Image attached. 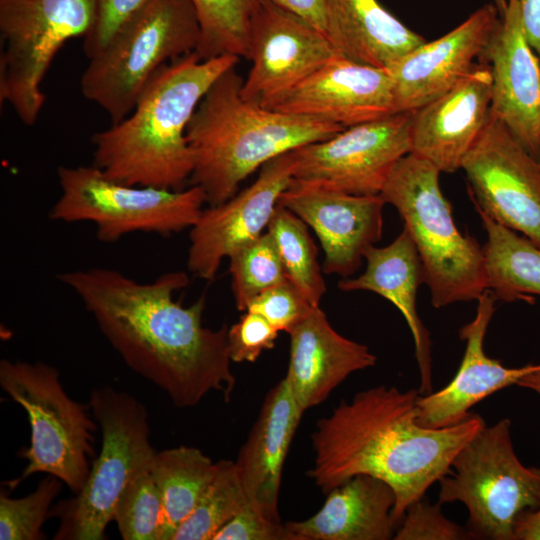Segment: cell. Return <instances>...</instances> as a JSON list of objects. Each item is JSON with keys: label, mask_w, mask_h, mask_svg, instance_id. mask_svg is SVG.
I'll use <instances>...</instances> for the list:
<instances>
[{"label": "cell", "mask_w": 540, "mask_h": 540, "mask_svg": "<svg viewBox=\"0 0 540 540\" xmlns=\"http://www.w3.org/2000/svg\"><path fill=\"white\" fill-rule=\"evenodd\" d=\"M199 41L200 25L191 0H147L89 59L81 92L116 124L132 111L153 75L195 52Z\"/></svg>", "instance_id": "cell-6"}, {"label": "cell", "mask_w": 540, "mask_h": 540, "mask_svg": "<svg viewBox=\"0 0 540 540\" xmlns=\"http://www.w3.org/2000/svg\"><path fill=\"white\" fill-rule=\"evenodd\" d=\"M526 38L540 60V0H519Z\"/></svg>", "instance_id": "cell-41"}, {"label": "cell", "mask_w": 540, "mask_h": 540, "mask_svg": "<svg viewBox=\"0 0 540 540\" xmlns=\"http://www.w3.org/2000/svg\"><path fill=\"white\" fill-rule=\"evenodd\" d=\"M235 305L245 312L253 298L287 281L276 244L266 231L228 257Z\"/></svg>", "instance_id": "cell-32"}, {"label": "cell", "mask_w": 540, "mask_h": 540, "mask_svg": "<svg viewBox=\"0 0 540 540\" xmlns=\"http://www.w3.org/2000/svg\"><path fill=\"white\" fill-rule=\"evenodd\" d=\"M438 483L440 504L460 502L467 508L473 539L513 540L517 517L540 505V468L517 457L508 418L478 431Z\"/></svg>", "instance_id": "cell-8"}, {"label": "cell", "mask_w": 540, "mask_h": 540, "mask_svg": "<svg viewBox=\"0 0 540 540\" xmlns=\"http://www.w3.org/2000/svg\"><path fill=\"white\" fill-rule=\"evenodd\" d=\"M365 271L356 278L338 282L342 291L366 290L390 301L404 316L412 333L420 371V394L432 392L430 335L417 313V290L425 283L424 270L416 246L403 229L385 247L370 246L364 253Z\"/></svg>", "instance_id": "cell-24"}, {"label": "cell", "mask_w": 540, "mask_h": 540, "mask_svg": "<svg viewBox=\"0 0 540 540\" xmlns=\"http://www.w3.org/2000/svg\"><path fill=\"white\" fill-rule=\"evenodd\" d=\"M513 540H540V505L522 512L517 517Z\"/></svg>", "instance_id": "cell-42"}, {"label": "cell", "mask_w": 540, "mask_h": 540, "mask_svg": "<svg viewBox=\"0 0 540 540\" xmlns=\"http://www.w3.org/2000/svg\"><path fill=\"white\" fill-rule=\"evenodd\" d=\"M62 481L47 475L30 494L22 498L0 496V539L40 540L41 528L49 517L50 506L61 491Z\"/></svg>", "instance_id": "cell-34"}, {"label": "cell", "mask_w": 540, "mask_h": 540, "mask_svg": "<svg viewBox=\"0 0 540 540\" xmlns=\"http://www.w3.org/2000/svg\"><path fill=\"white\" fill-rule=\"evenodd\" d=\"M162 512L151 464L127 484L117 500L113 520L124 540H161Z\"/></svg>", "instance_id": "cell-33"}, {"label": "cell", "mask_w": 540, "mask_h": 540, "mask_svg": "<svg viewBox=\"0 0 540 540\" xmlns=\"http://www.w3.org/2000/svg\"><path fill=\"white\" fill-rule=\"evenodd\" d=\"M395 503L388 483L360 474L331 490L313 516L285 526L296 540H389L397 529Z\"/></svg>", "instance_id": "cell-25"}, {"label": "cell", "mask_w": 540, "mask_h": 540, "mask_svg": "<svg viewBox=\"0 0 540 540\" xmlns=\"http://www.w3.org/2000/svg\"><path fill=\"white\" fill-rule=\"evenodd\" d=\"M295 168L294 150L281 154L260 168L249 187L221 204L204 208L189 229L188 270L212 280L225 258L263 234Z\"/></svg>", "instance_id": "cell-15"}, {"label": "cell", "mask_w": 540, "mask_h": 540, "mask_svg": "<svg viewBox=\"0 0 540 540\" xmlns=\"http://www.w3.org/2000/svg\"><path fill=\"white\" fill-rule=\"evenodd\" d=\"M442 504L429 503L425 496L412 503L396 529L395 540H465L473 539L468 529L449 520Z\"/></svg>", "instance_id": "cell-35"}, {"label": "cell", "mask_w": 540, "mask_h": 540, "mask_svg": "<svg viewBox=\"0 0 540 540\" xmlns=\"http://www.w3.org/2000/svg\"><path fill=\"white\" fill-rule=\"evenodd\" d=\"M413 114L396 112L294 149L293 180L354 195H379L394 165L410 153Z\"/></svg>", "instance_id": "cell-12"}, {"label": "cell", "mask_w": 540, "mask_h": 540, "mask_svg": "<svg viewBox=\"0 0 540 540\" xmlns=\"http://www.w3.org/2000/svg\"><path fill=\"white\" fill-rule=\"evenodd\" d=\"M303 412L285 378L266 395L235 465L249 502L266 518L278 510L283 465Z\"/></svg>", "instance_id": "cell-23"}, {"label": "cell", "mask_w": 540, "mask_h": 540, "mask_svg": "<svg viewBox=\"0 0 540 540\" xmlns=\"http://www.w3.org/2000/svg\"><path fill=\"white\" fill-rule=\"evenodd\" d=\"M89 407L101 429L100 454L76 496L50 510L49 517L60 519L55 540L105 539L119 496L156 454L147 409L135 397L112 387L98 388L90 394Z\"/></svg>", "instance_id": "cell-7"}, {"label": "cell", "mask_w": 540, "mask_h": 540, "mask_svg": "<svg viewBox=\"0 0 540 540\" xmlns=\"http://www.w3.org/2000/svg\"><path fill=\"white\" fill-rule=\"evenodd\" d=\"M58 279L78 296L124 363L176 407H193L210 392L230 401L236 378L230 369L228 326H203L205 295L190 306L175 299L189 284L186 272L138 282L115 269L91 267L61 273Z\"/></svg>", "instance_id": "cell-1"}, {"label": "cell", "mask_w": 540, "mask_h": 540, "mask_svg": "<svg viewBox=\"0 0 540 540\" xmlns=\"http://www.w3.org/2000/svg\"><path fill=\"white\" fill-rule=\"evenodd\" d=\"M419 394L380 385L342 401L316 423L308 476L326 494L360 474L385 481L396 495L398 527L407 508L450 471L459 450L486 425L470 413L452 426H421Z\"/></svg>", "instance_id": "cell-2"}, {"label": "cell", "mask_w": 540, "mask_h": 540, "mask_svg": "<svg viewBox=\"0 0 540 540\" xmlns=\"http://www.w3.org/2000/svg\"><path fill=\"white\" fill-rule=\"evenodd\" d=\"M326 37L339 56L383 69L426 42L378 0H326Z\"/></svg>", "instance_id": "cell-26"}, {"label": "cell", "mask_w": 540, "mask_h": 540, "mask_svg": "<svg viewBox=\"0 0 540 540\" xmlns=\"http://www.w3.org/2000/svg\"><path fill=\"white\" fill-rule=\"evenodd\" d=\"M266 231L276 244L287 279L311 305L319 306L326 284L307 224L278 203Z\"/></svg>", "instance_id": "cell-29"}, {"label": "cell", "mask_w": 540, "mask_h": 540, "mask_svg": "<svg viewBox=\"0 0 540 540\" xmlns=\"http://www.w3.org/2000/svg\"><path fill=\"white\" fill-rule=\"evenodd\" d=\"M242 84L236 66L224 72L203 96L187 127L194 160L189 181L203 190L208 206L233 197L240 184L271 159L345 129L251 103L241 95Z\"/></svg>", "instance_id": "cell-4"}, {"label": "cell", "mask_w": 540, "mask_h": 540, "mask_svg": "<svg viewBox=\"0 0 540 540\" xmlns=\"http://www.w3.org/2000/svg\"><path fill=\"white\" fill-rule=\"evenodd\" d=\"M507 2L508 0H493V4L496 7L500 16L504 13L507 7Z\"/></svg>", "instance_id": "cell-44"}, {"label": "cell", "mask_w": 540, "mask_h": 540, "mask_svg": "<svg viewBox=\"0 0 540 540\" xmlns=\"http://www.w3.org/2000/svg\"><path fill=\"white\" fill-rule=\"evenodd\" d=\"M93 21L91 0H0V100L27 126L45 102L42 81L59 49L85 36Z\"/></svg>", "instance_id": "cell-11"}, {"label": "cell", "mask_w": 540, "mask_h": 540, "mask_svg": "<svg viewBox=\"0 0 540 540\" xmlns=\"http://www.w3.org/2000/svg\"><path fill=\"white\" fill-rule=\"evenodd\" d=\"M213 540H296L285 524L269 520L248 502Z\"/></svg>", "instance_id": "cell-39"}, {"label": "cell", "mask_w": 540, "mask_h": 540, "mask_svg": "<svg viewBox=\"0 0 540 540\" xmlns=\"http://www.w3.org/2000/svg\"><path fill=\"white\" fill-rule=\"evenodd\" d=\"M0 386L27 413L31 427L28 448L20 452L27 460L14 488L36 473L60 479L78 493L90 472L92 443L97 430L86 408L64 390L58 370L46 363L0 361Z\"/></svg>", "instance_id": "cell-9"}, {"label": "cell", "mask_w": 540, "mask_h": 540, "mask_svg": "<svg viewBox=\"0 0 540 540\" xmlns=\"http://www.w3.org/2000/svg\"><path fill=\"white\" fill-rule=\"evenodd\" d=\"M491 96L490 67L476 63L450 90L414 111L410 153L440 172L461 169L489 119Z\"/></svg>", "instance_id": "cell-20"}, {"label": "cell", "mask_w": 540, "mask_h": 540, "mask_svg": "<svg viewBox=\"0 0 540 540\" xmlns=\"http://www.w3.org/2000/svg\"><path fill=\"white\" fill-rule=\"evenodd\" d=\"M279 330L261 315L245 311L238 322L228 327L227 342L232 362H255L261 353L272 349Z\"/></svg>", "instance_id": "cell-37"}, {"label": "cell", "mask_w": 540, "mask_h": 540, "mask_svg": "<svg viewBox=\"0 0 540 540\" xmlns=\"http://www.w3.org/2000/svg\"><path fill=\"white\" fill-rule=\"evenodd\" d=\"M288 334L284 378L303 413L324 402L350 374L376 364L369 348L339 334L319 306Z\"/></svg>", "instance_id": "cell-22"}, {"label": "cell", "mask_w": 540, "mask_h": 540, "mask_svg": "<svg viewBox=\"0 0 540 540\" xmlns=\"http://www.w3.org/2000/svg\"><path fill=\"white\" fill-rule=\"evenodd\" d=\"M336 56L328 38L310 23L258 0L249 33L251 68L241 95L267 108Z\"/></svg>", "instance_id": "cell-14"}, {"label": "cell", "mask_w": 540, "mask_h": 540, "mask_svg": "<svg viewBox=\"0 0 540 540\" xmlns=\"http://www.w3.org/2000/svg\"><path fill=\"white\" fill-rule=\"evenodd\" d=\"M317 306L307 299L287 280L273 286L251 300L246 311L255 312L269 321L279 331L289 333Z\"/></svg>", "instance_id": "cell-36"}, {"label": "cell", "mask_w": 540, "mask_h": 540, "mask_svg": "<svg viewBox=\"0 0 540 540\" xmlns=\"http://www.w3.org/2000/svg\"><path fill=\"white\" fill-rule=\"evenodd\" d=\"M538 162L540 163V147H539V152H538V155H537V158Z\"/></svg>", "instance_id": "cell-45"}, {"label": "cell", "mask_w": 540, "mask_h": 540, "mask_svg": "<svg viewBox=\"0 0 540 540\" xmlns=\"http://www.w3.org/2000/svg\"><path fill=\"white\" fill-rule=\"evenodd\" d=\"M345 128L396 113L387 69L336 56L269 107Z\"/></svg>", "instance_id": "cell-19"}, {"label": "cell", "mask_w": 540, "mask_h": 540, "mask_svg": "<svg viewBox=\"0 0 540 540\" xmlns=\"http://www.w3.org/2000/svg\"><path fill=\"white\" fill-rule=\"evenodd\" d=\"M57 176L61 194L49 218L93 223L98 240L106 243L136 232L168 236L190 229L206 204L199 186L173 190L128 185L107 177L95 165L60 166Z\"/></svg>", "instance_id": "cell-10"}, {"label": "cell", "mask_w": 540, "mask_h": 540, "mask_svg": "<svg viewBox=\"0 0 540 540\" xmlns=\"http://www.w3.org/2000/svg\"><path fill=\"white\" fill-rule=\"evenodd\" d=\"M248 502L235 462L218 461L214 478L173 540H213Z\"/></svg>", "instance_id": "cell-31"}, {"label": "cell", "mask_w": 540, "mask_h": 540, "mask_svg": "<svg viewBox=\"0 0 540 540\" xmlns=\"http://www.w3.org/2000/svg\"><path fill=\"white\" fill-rule=\"evenodd\" d=\"M440 173L408 153L394 165L380 193L397 209L416 246L435 308L478 300L488 289L483 247L456 227Z\"/></svg>", "instance_id": "cell-5"}, {"label": "cell", "mask_w": 540, "mask_h": 540, "mask_svg": "<svg viewBox=\"0 0 540 540\" xmlns=\"http://www.w3.org/2000/svg\"><path fill=\"white\" fill-rule=\"evenodd\" d=\"M278 203L311 227L324 251L323 271L348 278L365 251L380 240L383 208L379 195H354L292 179Z\"/></svg>", "instance_id": "cell-16"}, {"label": "cell", "mask_w": 540, "mask_h": 540, "mask_svg": "<svg viewBox=\"0 0 540 540\" xmlns=\"http://www.w3.org/2000/svg\"><path fill=\"white\" fill-rule=\"evenodd\" d=\"M486 231L483 246L488 290L497 300L529 301L540 295V248L477 209Z\"/></svg>", "instance_id": "cell-27"}, {"label": "cell", "mask_w": 540, "mask_h": 540, "mask_svg": "<svg viewBox=\"0 0 540 540\" xmlns=\"http://www.w3.org/2000/svg\"><path fill=\"white\" fill-rule=\"evenodd\" d=\"M481 58L492 76L490 115L535 158L540 147V60L523 30L519 0H508Z\"/></svg>", "instance_id": "cell-18"}, {"label": "cell", "mask_w": 540, "mask_h": 540, "mask_svg": "<svg viewBox=\"0 0 540 540\" xmlns=\"http://www.w3.org/2000/svg\"><path fill=\"white\" fill-rule=\"evenodd\" d=\"M461 169L476 209L540 248V163L502 122L489 114Z\"/></svg>", "instance_id": "cell-13"}, {"label": "cell", "mask_w": 540, "mask_h": 540, "mask_svg": "<svg viewBox=\"0 0 540 540\" xmlns=\"http://www.w3.org/2000/svg\"><path fill=\"white\" fill-rule=\"evenodd\" d=\"M516 385L530 389L540 397V367L520 378Z\"/></svg>", "instance_id": "cell-43"}, {"label": "cell", "mask_w": 540, "mask_h": 540, "mask_svg": "<svg viewBox=\"0 0 540 540\" xmlns=\"http://www.w3.org/2000/svg\"><path fill=\"white\" fill-rule=\"evenodd\" d=\"M217 462L195 447L179 446L156 452L152 473L162 501L161 540H173L212 481Z\"/></svg>", "instance_id": "cell-28"}, {"label": "cell", "mask_w": 540, "mask_h": 540, "mask_svg": "<svg viewBox=\"0 0 540 540\" xmlns=\"http://www.w3.org/2000/svg\"><path fill=\"white\" fill-rule=\"evenodd\" d=\"M239 59L203 60L192 52L161 67L132 111L92 136L93 165L124 184L181 189L194 168L186 137L190 119L212 84Z\"/></svg>", "instance_id": "cell-3"}, {"label": "cell", "mask_w": 540, "mask_h": 540, "mask_svg": "<svg viewBox=\"0 0 540 540\" xmlns=\"http://www.w3.org/2000/svg\"><path fill=\"white\" fill-rule=\"evenodd\" d=\"M304 19L326 36V0H269Z\"/></svg>", "instance_id": "cell-40"}, {"label": "cell", "mask_w": 540, "mask_h": 540, "mask_svg": "<svg viewBox=\"0 0 540 540\" xmlns=\"http://www.w3.org/2000/svg\"><path fill=\"white\" fill-rule=\"evenodd\" d=\"M200 25L196 53L203 59H248L251 19L258 0H191Z\"/></svg>", "instance_id": "cell-30"}, {"label": "cell", "mask_w": 540, "mask_h": 540, "mask_svg": "<svg viewBox=\"0 0 540 540\" xmlns=\"http://www.w3.org/2000/svg\"><path fill=\"white\" fill-rule=\"evenodd\" d=\"M499 18L494 4H486L447 34L426 41L388 68L395 112L415 111L464 78L485 52Z\"/></svg>", "instance_id": "cell-17"}, {"label": "cell", "mask_w": 540, "mask_h": 540, "mask_svg": "<svg viewBox=\"0 0 540 540\" xmlns=\"http://www.w3.org/2000/svg\"><path fill=\"white\" fill-rule=\"evenodd\" d=\"M147 0H91L93 21L83 37V52L88 59L98 55L116 32Z\"/></svg>", "instance_id": "cell-38"}, {"label": "cell", "mask_w": 540, "mask_h": 540, "mask_svg": "<svg viewBox=\"0 0 540 540\" xmlns=\"http://www.w3.org/2000/svg\"><path fill=\"white\" fill-rule=\"evenodd\" d=\"M496 297L486 290L478 298L474 319L460 329L466 347L460 367L444 388L419 396L417 421L427 428H443L464 420L470 409L489 395L517 384L518 380L538 369L540 364L519 368L504 366L488 357L483 348L488 325L495 312Z\"/></svg>", "instance_id": "cell-21"}]
</instances>
